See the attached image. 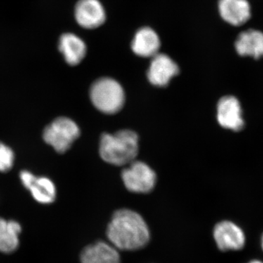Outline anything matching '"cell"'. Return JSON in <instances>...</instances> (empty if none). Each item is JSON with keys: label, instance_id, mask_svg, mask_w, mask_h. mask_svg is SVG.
<instances>
[{"label": "cell", "instance_id": "5b68a950", "mask_svg": "<svg viewBox=\"0 0 263 263\" xmlns=\"http://www.w3.org/2000/svg\"><path fill=\"white\" fill-rule=\"evenodd\" d=\"M124 185L129 191L136 193H148L153 190L157 176L153 170L146 163L133 161L122 171Z\"/></svg>", "mask_w": 263, "mask_h": 263}, {"label": "cell", "instance_id": "52a82bcc", "mask_svg": "<svg viewBox=\"0 0 263 263\" xmlns=\"http://www.w3.org/2000/svg\"><path fill=\"white\" fill-rule=\"evenodd\" d=\"M179 72V66L171 57L158 53L152 57L147 76L151 84L163 87Z\"/></svg>", "mask_w": 263, "mask_h": 263}, {"label": "cell", "instance_id": "7a4b0ae2", "mask_svg": "<svg viewBox=\"0 0 263 263\" xmlns=\"http://www.w3.org/2000/svg\"><path fill=\"white\" fill-rule=\"evenodd\" d=\"M138 153V137L135 132L121 130L101 136L100 155L109 164L124 165L134 161Z\"/></svg>", "mask_w": 263, "mask_h": 263}, {"label": "cell", "instance_id": "5bb4252c", "mask_svg": "<svg viewBox=\"0 0 263 263\" xmlns=\"http://www.w3.org/2000/svg\"><path fill=\"white\" fill-rule=\"evenodd\" d=\"M132 50L138 56L153 57L159 53L160 39L150 27H143L136 32L131 45Z\"/></svg>", "mask_w": 263, "mask_h": 263}, {"label": "cell", "instance_id": "3957f363", "mask_svg": "<svg viewBox=\"0 0 263 263\" xmlns=\"http://www.w3.org/2000/svg\"><path fill=\"white\" fill-rule=\"evenodd\" d=\"M90 98L95 108L107 114L119 112L125 100L122 86L110 78H102L95 81L90 89Z\"/></svg>", "mask_w": 263, "mask_h": 263}, {"label": "cell", "instance_id": "8fae6325", "mask_svg": "<svg viewBox=\"0 0 263 263\" xmlns=\"http://www.w3.org/2000/svg\"><path fill=\"white\" fill-rule=\"evenodd\" d=\"M235 48L241 57H251L255 60L263 57V32L249 29L240 32L235 40Z\"/></svg>", "mask_w": 263, "mask_h": 263}, {"label": "cell", "instance_id": "7c38bea8", "mask_svg": "<svg viewBox=\"0 0 263 263\" xmlns=\"http://www.w3.org/2000/svg\"><path fill=\"white\" fill-rule=\"evenodd\" d=\"M59 50L70 66L80 64L87 52L86 43L73 33H65L59 40Z\"/></svg>", "mask_w": 263, "mask_h": 263}, {"label": "cell", "instance_id": "9a60e30c", "mask_svg": "<svg viewBox=\"0 0 263 263\" xmlns=\"http://www.w3.org/2000/svg\"><path fill=\"white\" fill-rule=\"evenodd\" d=\"M21 232L22 226L18 221L0 218V252L5 254L15 252L18 247Z\"/></svg>", "mask_w": 263, "mask_h": 263}, {"label": "cell", "instance_id": "e0dca14e", "mask_svg": "<svg viewBox=\"0 0 263 263\" xmlns=\"http://www.w3.org/2000/svg\"><path fill=\"white\" fill-rule=\"evenodd\" d=\"M15 154L13 149L0 142V172L7 173L13 168Z\"/></svg>", "mask_w": 263, "mask_h": 263}, {"label": "cell", "instance_id": "ffe728a7", "mask_svg": "<svg viewBox=\"0 0 263 263\" xmlns=\"http://www.w3.org/2000/svg\"><path fill=\"white\" fill-rule=\"evenodd\" d=\"M261 246H262V248L263 250V234L262 235V238H261Z\"/></svg>", "mask_w": 263, "mask_h": 263}, {"label": "cell", "instance_id": "8992f818", "mask_svg": "<svg viewBox=\"0 0 263 263\" xmlns=\"http://www.w3.org/2000/svg\"><path fill=\"white\" fill-rule=\"evenodd\" d=\"M214 240L221 252L238 251L245 247L246 237L240 227L233 221H222L214 227Z\"/></svg>", "mask_w": 263, "mask_h": 263}, {"label": "cell", "instance_id": "d6986e66", "mask_svg": "<svg viewBox=\"0 0 263 263\" xmlns=\"http://www.w3.org/2000/svg\"><path fill=\"white\" fill-rule=\"evenodd\" d=\"M247 263H263L262 261L258 260V259H253V260L249 261V262Z\"/></svg>", "mask_w": 263, "mask_h": 263}, {"label": "cell", "instance_id": "9c48e42d", "mask_svg": "<svg viewBox=\"0 0 263 263\" xmlns=\"http://www.w3.org/2000/svg\"><path fill=\"white\" fill-rule=\"evenodd\" d=\"M217 120L221 127L235 132L245 127L240 102L233 96L221 98L217 105Z\"/></svg>", "mask_w": 263, "mask_h": 263}, {"label": "cell", "instance_id": "ac0fdd59", "mask_svg": "<svg viewBox=\"0 0 263 263\" xmlns=\"http://www.w3.org/2000/svg\"><path fill=\"white\" fill-rule=\"evenodd\" d=\"M19 176H20V180L22 181V184L27 190L30 187L31 185L34 182V179L37 177L32 173L29 172L28 171H25V170L20 173Z\"/></svg>", "mask_w": 263, "mask_h": 263}, {"label": "cell", "instance_id": "ba28073f", "mask_svg": "<svg viewBox=\"0 0 263 263\" xmlns=\"http://www.w3.org/2000/svg\"><path fill=\"white\" fill-rule=\"evenodd\" d=\"M75 18L83 28L92 29L103 25L106 14L99 0H79L76 5Z\"/></svg>", "mask_w": 263, "mask_h": 263}, {"label": "cell", "instance_id": "30bf717a", "mask_svg": "<svg viewBox=\"0 0 263 263\" xmlns=\"http://www.w3.org/2000/svg\"><path fill=\"white\" fill-rule=\"evenodd\" d=\"M218 10L221 18L234 27L243 25L252 17L248 0H219Z\"/></svg>", "mask_w": 263, "mask_h": 263}, {"label": "cell", "instance_id": "2e32d148", "mask_svg": "<svg viewBox=\"0 0 263 263\" xmlns=\"http://www.w3.org/2000/svg\"><path fill=\"white\" fill-rule=\"evenodd\" d=\"M28 190L33 198L39 203L47 205L56 200V186L53 181L47 177H36Z\"/></svg>", "mask_w": 263, "mask_h": 263}, {"label": "cell", "instance_id": "277c9868", "mask_svg": "<svg viewBox=\"0 0 263 263\" xmlns=\"http://www.w3.org/2000/svg\"><path fill=\"white\" fill-rule=\"evenodd\" d=\"M80 134V129L74 121L62 117L57 118L45 128L43 138L57 153L64 154L70 149Z\"/></svg>", "mask_w": 263, "mask_h": 263}, {"label": "cell", "instance_id": "4fadbf2b", "mask_svg": "<svg viewBox=\"0 0 263 263\" xmlns=\"http://www.w3.org/2000/svg\"><path fill=\"white\" fill-rule=\"evenodd\" d=\"M81 263H121L119 251L113 245L98 241L87 246L81 254Z\"/></svg>", "mask_w": 263, "mask_h": 263}, {"label": "cell", "instance_id": "6da1fadb", "mask_svg": "<svg viewBox=\"0 0 263 263\" xmlns=\"http://www.w3.org/2000/svg\"><path fill=\"white\" fill-rule=\"evenodd\" d=\"M110 245L118 250L134 251L146 247L150 240V231L139 214L129 209L114 213L107 228Z\"/></svg>", "mask_w": 263, "mask_h": 263}]
</instances>
